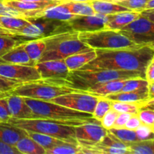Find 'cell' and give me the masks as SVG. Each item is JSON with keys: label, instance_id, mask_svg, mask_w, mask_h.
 I'll return each mask as SVG.
<instances>
[{"label": "cell", "instance_id": "1", "mask_svg": "<svg viewBox=\"0 0 154 154\" xmlns=\"http://www.w3.org/2000/svg\"><path fill=\"white\" fill-rule=\"evenodd\" d=\"M96 57L80 69L137 71L144 74L154 58L153 44L119 49H97Z\"/></svg>", "mask_w": 154, "mask_h": 154}, {"label": "cell", "instance_id": "2", "mask_svg": "<svg viewBox=\"0 0 154 154\" xmlns=\"http://www.w3.org/2000/svg\"><path fill=\"white\" fill-rule=\"evenodd\" d=\"M143 78L144 74L137 71L111 70V69H95V70L69 71L65 78L60 79H44L54 84L81 90L84 92L93 86L120 79Z\"/></svg>", "mask_w": 154, "mask_h": 154}, {"label": "cell", "instance_id": "3", "mask_svg": "<svg viewBox=\"0 0 154 154\" xmlns=\"http://www.w3.org/2000/svg\"><path fill=\"white\" fill-rule=\"evenodd\" d=\"M25 102L38 119L54 120L63 125L76 126L87 123H100L93 117V114L81 112L66 108L49 101L25 98ZM101 124V123H100Z\"/></svg>", "mask_w": 154, "mask_h": 154}, {"label": "cell", "instance_id": "4", "mask_svg": "<svg viewBox=\"0 0 154 154\" xmlns=\"http://www.w3.org/2000/svg\"><path fill=\"white\" fill-rule=\"evenodd\" d=\"M42 39L45 42V48L38 62L64 60L73 54L93 49L83 43L78 38V32L74 30L57 33Z\"/></svg>", "mask_w": 154, "mask_h": 154}, {"label": "cell", "instance_id": "5", "mask_svg": "<svg viewBox=\"0 0 154 154\" xmlns=\"http://www.w3.org/2000/svg\"><path fill=\"white\" fill-rule=\"evenodd\" d=\"M7 123L27 132H38L79 144L75 135V126L63 125L60 122L45 119H16L11 117Z\"/></svg>", "mask_w": 154, "mask_h": 154}, {"label": "cell", "instance_id": "6", "mask_svg": "<svg viewBox=\"0 0 154 154\" xmlns=\"http://www.w3.org/2000/svg\"><path fill=\"white\" fill-rule=\"evenodd\" d=\"M29 23L23 29L17 31H0V33L15 38L18 41L41 39L57 33L63 32L71 29L68 22L47 19V18H29Z\"/></svg>", "mask_w": 154, "mask_h": 154}, {"label": "cell", "instance_id": "7", "mask_svg": "<svg viewBox=\"0 0 154 154\" xmlns=\"http://www.w3.org/2000/svg\"><path fill=\"white\" fill-rule=\"evenodd\" d=\"M78 38L93 49H119L133 48L137 45L123 34L120 30L102 29L93 32H80Z\"/></svg>", "mask_w": 154, "mask_h": 154}, {"label": "cell", "instance_id": "8", "mask_svg": "<svg viewBox=\"0 0 154 154\" xmlns=\"http://www.w3.org/2000/svg\"><path fill=\"white\" fill-rule=\"evenodd\" d=\"M72 92L83 91L54 84L47 80L40 79L23 83L11 91V96L16 95L29 99L50 101L57 96Z\"/></svg>", "mask_w": 154, "mask_h": 154}, {"label": "cell", "instance_id": "9", "mask_svg": "<svg viewBox=\"0 0 154 154\" xmlns=\"http://www.w3.org/2000/svg\"><path fill=\"white\" fill-rule=\"evenodd\" d=\"M120 31L137 45L153 44V22L141 14Z\"/></svg>", "mask_w": 154, "mask_h": 154}, {"label": "cell", "instance_id": "10", "mask_svg": "<svg viewBox=\"0 0 154 154\" xmlns=\"http://www.w3.org/2000/svg\"><path fill=\"white\" fill-rule=\"evenodd\" d=\"M98 97L84 92H72L61 95L49 102L81 112L93 114Z\"/></svg>", "mask_w": 154, "mask_h": 154}, {"label": "cell", "instance_id": "11", "mask_svg": "<svg viewBox=\"0 0 154 154\" xmlns=\"http://www.w3.org/2000/svg\"><path fill=\"white\" fill-rule=\"evenodd\" d=\"M0 76L22 84L42 79L35 66L11 64L1 62Z\"/></svg>", "mask_w": 154, "mask_h": 154}, {"label": "cell", "instance_id": "12", "mask_svg": "<svg viewBox=\"0 0 154 154\" xmlns=\"http://www.w3.org/2000/svg\"><path fill=\"white\" fill-rule=\"evenodd\" d=\"M108 132L100 123H87L75 126V135L78 144L94 145L101 141Z\"/></svg>", "mask_w": 154, "mask_h": 154}, {"label": "cell", "instance_id": "13", "mask_svg": "<svg viewBox=\"0 0 154 154\" xmlns=\"http://www.w3.org/2000/svg\"><path fill=\"white\" fill-rule=\"evenodd\" d=\"M108 21V15L95 13L89 16H75L68 21L71 29L80 32H93L102 29Z\"/></svg>", "mask_w": 154, "mask_h": 154}, {"label": "cell", "instance_id": "14", "mask_svg": "<svg viewBox=\"0 0 154 154\" xmlns=\"http://www.w3.org/2000/svg\"><path fill=\"white\" fill-rule=\"evenodd\" d=\"M42 79H60L65 78L69 70L64 60H47L38 62L35 65Z\"/></svg>", "mask_w": 154, "mask_h": 154}, {"label": "cell", "instance_id": "15", "mask_svg": "<svg viewBox=\"0 0 154 154\" xmlns=\"http://www.w3.org/2000/svg\"><path fill=\"white\" fill-rule=\"evenodd\" d=\"M95 149L99 154H129L125 142L120 141L108 130L106 135L94 145H87Z\"/></svg>", "mask_w": 154, "mask_h": 154}, {"label": "cell", "instance_id": "16", "mask_svg": "<svg viewBox=\"0 0 154 154\" xmlns=\"http://www.w3.org/2000/svg\"><path fill=\"white\" fill-rule=\"evenodd\" d=\"M8 107L11 116L16 119H38L25 102L24 97L11 95L7 97Z\"/></svg>", "mask_w": 154, "mask_h": 154}, {"label": "cell", "instance_id": "17", "mask_svg": "<svg viewBox=\"0 0 154 154\" xmlns=\"http://www.w3.org/2000/svg\"><path fill=\"white\" fill-rule=\"evenodd\" d=\"M139 15L140 12L134 11L119 12L114 14L108 15V21L105 23L104 29L120 30L138 17Z\"/></svg>", "mask_w": 154, "mask_h": 154}, {"label": "cell", "instance_id": "18", "mask_svg": "<svg viewBox=\"0 0 154 154\" xmlns=\"http://www.w3.org/2000/svg\"><path fill=\"white\" fill-rule=\"evenodd\" d=\"M1 63H11V64L26 65L35 66V63L31 60L27 53L26 52L22 42L12 48L11 51L0 57Z\"/></svg>", "mask_w": 154, "mask_h": 154}, {"label": "cell", "instance_id": "19", "mask_svg": "<svg viewBox=\"0 0 154 154\" xmlns=\"http://www.w3.org/2000/svg\"><path fill=\"white\" fill-rule=\"evenodd\" d=\"M126 80L127 79L114 80V81H110L108 82L102 83V84H96L84 90V92L97 96V97L99 96L105 97L107 95L120 92Z\"/></svg>", "mask_w": 154, "mask_h": 154}, {"label": "cell", "instance_id": "20", "mask_svg": "<svg viewBox=\"0 0 154 154\" xmlns=\"http://www.w3.org/2000/svg\"><path fill=\"white\" fill-rule=\"evenodd\" d=\"M75 17V15L71 13L69 9L65 7L63 5L57 4L39 11L36 18L43 17L47 18V19L68 22Z\"/></svg>", "mask_w": 154, "mask_h": 154}, {"label": "cell", "instance_id": "21", "mask_svg": "<svg viewBox=\"0 0 154 154\" xmlns=\"http://www.w3.org/2000/svg\"><path fill=\"white\" fill-rule=\"evenodd\" d=\"M26 135L25 130L19 129L8 123H0V141L15 146L18 141Z\"/></svg>", "mask_w": 154, "mask_h": 154}, {"label": "cell", "instance_id": "22", "mask_svg": "<svg viewBox=\"0 0 154 154\" xmlns=\"http://www.w3.org/2000/svg\"><path fill=\"white\" fill-rule=\"evenodd\" d=\"M96 57V52L95 49L85 52L78 53L73 54L64 59V61L69 71H75L80 69Z\"/></svg>", "mask_w": 154, "mask_h": 154}, {"label": "cell", "instance_id": "23", "mask_svg": "<svg viewBox=\"0 0 154 154\" xmlns=\"http://www.w3.org/2000/svg\"><path fill=\"white\" fill-rule=\"evenodd\" d=\"M105 98L111 101H116V102H135L145 100L150 97L147 93V89H145V90H135V91L131 92H119V93L107 95L106 96H105Z\"/></svg>", "mask_w": 154, "mask_h": 154}, {"label": "cell", "instance_id": "24", "mask_svg": "<svg viewBox=\"0 0 154 154\" xmlns=\"http://www.w3.org/2000/svg\"><path fill=\"white\" fill-rule=\"evenodd\" d=\"M90 5L96 13L103 15H111L119 12L130 11L117 3L105 0H93L90 2Z\"/></svg>", "mask_w": 154, "mask_h": 154}, {"label": "cell", "instance_id": "25", "mask_svg": "<svg viewBox=\"0 0 154 154\" xmlns=\"http://www.w3.org/2000/svg\"><path fill=\"white\" fill-rule=\"evenodd\" d=\"M3 2L7 5L24 11H32L42 10L51 5L59 4L57 2L48 1L41 2H24L17 1V0H3Z\"/></svg>", "mask_w": 154, "mask_h": 154}, {"label": "cell", "instance_id": "26", "mask_svg": "<svg viewBox=\"0 0 154 154\" xmlns=\"http://www.w3.org/2000/svg\"><path fill=\"white\" fill-rule=\"evenodd\" d=\"M26 52L32 62L37 63L40 60L45 48V42L42 38L33 39L22 42Z\"/></svg>", "mask_w": 154, "mask_h": 154}, {"label": "cell", "instance_id": "27", "mask_svg": "<svg viewBox=\"0 0 154 154\" xmlns=\"http://www.w3.org/2000/svg\"><path fill=\"white\" fill-rule=\"evenodd\" d=\"M15 147L20 153L23 154L46 153V150L44 147L27 135L21 138L15 144Z\"/></svg>", "mask_w": 154, "mask_h": 154}, {"label": "cell", "instance_id": "28", "mask_svg": "<svg viewBox=\"0 0 154 154\" xmlns=\"http://www.w3.org/2000/svg\"><path fill=\"white\" fill-rule=\"evenodd\" d=\"M26 135L31 138L32 139L34 140L35 142L40 144L42 147L45 149V150H49V149L52 148V147H55V146L59 145L65 143L66 141L60 140L59 138H54V137L51 136V135H45V134L38 133V132H27L25 131ZM68 143V142H67Z\"/></svg>", "mask_w": 154, "mask_h": 154}, {"label": "cell", "instance_id": "29", "mask_svg": "<svg viewBox=\"0 0 154 154\" xmlns=\"http://www.w3.org/2000/svg\"><path fill=\"white\" fill-rule=\"evenodd\" d=\"M29 23L23 18L0 16V31H17L25 27Z\"/></svg>", "mask_w": 154, "mask_h": 154}, {"label": "cell", "instance_id": "30", "mask_svg": "<svg viewBox=\"0 0 154 154\" xmlns=\"http://www.w3.org/2000/svg\"><path fill=\"white\" fill-rule=\"evenodd\" d=\"M129 154H153V140H142L134 142H125Z\"/></svg>", "mask_w": 154, "mask_h": 154}, {"label": "cell", "instance_id": "31", "mask_svg": "<svg viewBox=\"0 0 154 154\" xmlns=\"http://www.w3.org/2000/svg\"><path fill=\"white\" fill-rule=\"evenodd\" d=\"M60 4L67 8L69 11L75 16H89L96 13L92 8L90 2H64Z\"/></svg>", "mask_w": 154, "mask_h": 154}, {"label": "cell", "instance_id": "32", "mask_svg": "<svg viewBox=\"0 0 154 154\" xmlns=\"http://www.w3.org/2000/svg\"><path fill=\"white\" fill-rule=\"evenodd\" d=\"M108 130L123 142H134L138 141L135 130H131L125 127H111Z\"/></svg>", "mask_w": 154, "mask_h": 154}, {"label": "cell", "instance_id": "33", "mask_svg": "<svg viewBox=\"0 0 154 154\" xmlns=\"http://www.w3.org/2000/svg\"><path fill=\"white\" fill-rule=\"evenodd\" d=\"M47 154H77L81 153L79 144L65 142L46 150Z\"/></svg>", "mask_w": 154, "mask_h": 154}, {"label": "cell", "instance_id": "34", "mask_svg": "<svg viewBox=\"0 0 154 154\" xmlns=\"http://www.w3.org/2000/svg\"><path fill=\"white\" fill-rule=\"evenodd\" d=\"M111 108V102L109 99H107L106 98L102 97V96H99L94 111L93 112V117L96 120L100 121L101 119Z\"/></svg>", "mask_w": 154, "mask_h": 154}, {"label": "cell", "instance_id": "35", "mask_svg": "<svg viewBox=\"0 0 154 154\" xmlns=\"http://www.w3.org/2000/svg\"><path fill=\"white\" fill-rule=\"evenodd\" d=\"M148 83L145 78H136L127 79L120 92H131L147 89Z\"/></svg>", "mask_w": 154, "mask_h": 154}, {"label": "cell", "instance_id": "36", "mask_svg": "<svg viewBox=\"0 0 154 154\" xmlns=\"http://www.w3.org/2000/svg\"><path fill=\"white\" fill-rule=\"evenodd\" d=\"M22 42L8 35L0 33V57Z\"/></svg>", "mask_w": 154, "mask_h": 154}, {"label": "cell", "instance_id": "37", "mask_svg": "<svg viewBox=\"0 0 154 154\" xmlns=\"http://www.w3.org/2000/svg\"><path fill=\"white\" fill-rule=\"evenodd\" d=\"M21 84L22 83L16 82L0 76V99L7 98L11 96V91Z\"/></svg>", "mask_w": 154, "mask_h": 154}, {"label": "cell", "instance_id": "38", "mask_svg": "<svg viewBox=\"0 0 154 154\" xmlns=\"http://www.w3.org/2000/svg\"><path fill=\"white\" fill-rule=\"evenodd\" d=\"M147 2V0H120L114 2L126 8L130 11L140 12L144 10V5Z\"/></svg>", "mask_w": 154, "mask_h": 154}, {"label": "cell", "instance_id": "39", "mask_svg": "<svg viewBox=\"0 0 154 154\" xmlns=\"http://www.w3.org/2000/svg\"><path fill=\"white\" fill-rule=\"evenodd\" d=\"M135 131L138 141H142V140H153V127H150V126H146V125L141 124Z\"/></svg>", "mask_w": 154, "mask_h": 154}, {"label": "cell", "instance_id": "40", "mask_svg": "<svg viewBox=\"0 0 154 154\" xmlns=\"http://www.w3.org/2000/svg\"><path fill=\"white\" fill-rule=\"evenodd\" d=\"M141 124L154 128V111L152 109H141L138 113Z\"/></svg>", "mask_w": 154, "mask_h": 154}, {"label": "cell", "instance_id": "41", "mask_svg": "<svg viewBox=\"0 0 154 154\" xmlns=\"http://www.w3.org/2000/svg\"><path fill=\"white\" fill-rule=\"evenodd\" d=\"M119 113L113 109H110L106 114L104 115V117L101 119L100 123L102 126H103L105 129H109L111 127H113L114 123L115 122L116 118L118 116Z\"/></svg>", "mask_w": 154, "mask_h": 154}, {"label": "cell", "instance_id": "42", "mask_svg": "<svg viewBox=\"0 0 154 154\" xmlns=\"http://www.w3.org/2000/svg\"><path fill=\"white\" fill-rule=\"evenodd\" d=\"M11 117V116L8 107L7 98L0 99V120L2 122L7 123Z\"/></svg>", "mask_w": 154, "mask_h": 154}, {"label": "cell", "instance_id": "43", "mask_svg": "<svg viewBox=\"0 0 154 154\" xmlns=\"http://www.w3.org/2000/svg\"><path fill=\"white\" fill-rule=\"evenodd\" d=\"M132 114H128V113H119L118 116L116 118L115 122L114 123L113 127L114 128H122L124 127L125 124L126 123L127 120L130 118Z\"/></svg>", "mask_w": 154, "mask_h": 154}, {"label": "cell", "instance_id": "44", "mask_svg": "<svg viewBox=\"0 0 154 154\" xmlns=\"http://www.w3.org/2000/svg\"><path fill=\"white\" fill-rule=\"evenodd\" d=\"M0 154H20L15 146L0 141Z\"/></svg>", "mask_w": 154, "mask_h": 154}, {"label": "cell", "instance_id": "45", "mask_svg": "<svg viewBox=\"0 0 154 154\" xmlns=\"http://www.w3.org/2000/svg\"><path fill=\"white\" fill-rule=\"evenodd\" d=\"M141 124V122L140 121L138 115L137 114H132L130 118L127 120L124 127L126 128V129H131V130H135Z\"/></svg>", "mask_w": 154, "mask_h": 154}, {"label": "cell", "instance_id": "46", "mask_svg": "<svg viewBox=\"0 0 154 154\" xmlns=\"http://www.w3.org/2000/svg\"><path fill=\"white\" fill-rule=\"evenodd\" d=\"M144 78L148 84L154 82V58L151 60L144 72Z\"/></svg>", "mask_w": 154, "mask_h": 154}, {"label": "cell", "instance_id": "47", "mask_svg": "<svg viewBox=\"0 0 154 154\" xmlns=\"http://www.w3.org/2000/svg\"><path fill=\"white\" fill-rule=\"evenodd\" d=\"M154 82L148 84L147 86V93H148V96L150 98H154Z\"/></svg>", "mask_w": 154, "mask_h": 154}, {"label": "cell", "instance_id": "48", "mask_svg": "<svg viewBox=\"0 0 154 154\" xmlns=\"http://www.w3.org/2000/svg\"><path fill=\"white\" fill-rule=\"evenodd\" d=\"M147 9H154V0H147L144 5V10H147Z\"/></svg>", "mask_w": 154, "mask_h": 154}, {"label": "cell", "instance_id": "49", "mask_svg": "<svg viewBox=\"0 0 154 154\" xmlns=\"http://www.w3.org/2000/svg\"><path fill=\"white\" fill-rule=\"evenodd\" d=\"M44 1H48V2H57V3H61L63 0H44Z\"/></svg>", "mask_w": 154, "mask_h": 154}, {"label": "cell", "instance_id": "50", "mask_svg": "<svg viewBox=\"0 0 154 154\" xmlns=\"http://www.w3.org/2000/svg\"><path fill=\"white\" fill-rule=\"evenodd\" d=\"M17 1H24V2H41L44 0H17Z\"/></svg>", "mask_w": 154, "mask_h": 154}, {"label": "cell", "instance_id": "51", "mask_svg": "<svg viewBox=\"0 0 154 154\" xmlns=\"http://www.w3.org/2000/svg\"><path fill=\"white\" fill-rule=\"evenodd\" d=\"M105 1H110V2H114L120 1V0H105Z\"/></svg>", "mask_w": 154, "mask_h": 154}, {"label": "cell", "instance_id": "52", "mask_svg": "<svg viewBox=\"0 0 154 154\" xmlns=\"http://www.w3.org/2000/svg\"><path fill=\"white\" fill-rule=\"evenodd\" d=\"M0 123H2V120H0Z\"/></svg>", "mask_w": 154, "mask_h": 154}, {"label": "cell", "instance_id": "53", "mask_svg": "<svg viewBox=\"0 0 154 154\" xmlns=\"http://www.w3.org/2000/svg\"><path fill=\"white\" fill-rule=\"evenodd\" d=\"M0 1H3V0H0Z\"/></svg>", "mask_w": 154, "mask_h": 154}]
</instances>
